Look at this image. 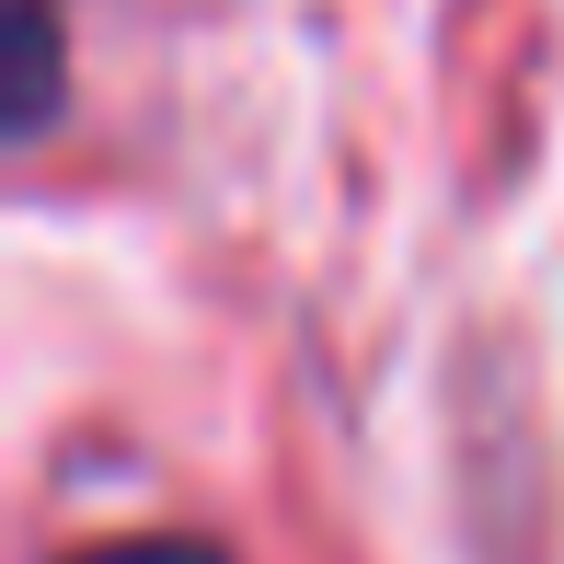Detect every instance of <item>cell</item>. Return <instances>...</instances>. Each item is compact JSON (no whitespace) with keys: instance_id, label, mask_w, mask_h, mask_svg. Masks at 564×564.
Returning a JSON list of instances; mask_svg holds the SVG:
<instances>
[{"instance_id":"cell-1","label":"cell","mask_w":564,"mask_h":564,"mask_svg":"<svg viewBox=\"0 0 564 564\" xmlns=\"http://www.w3.org/2000/svg\"><path fill=\"white\" fill-rule=\"evenodd\" d=\"M69 564H230V553L173 542V530H127V542H93V553H69Z\"/></svg>"}]
</instances>
